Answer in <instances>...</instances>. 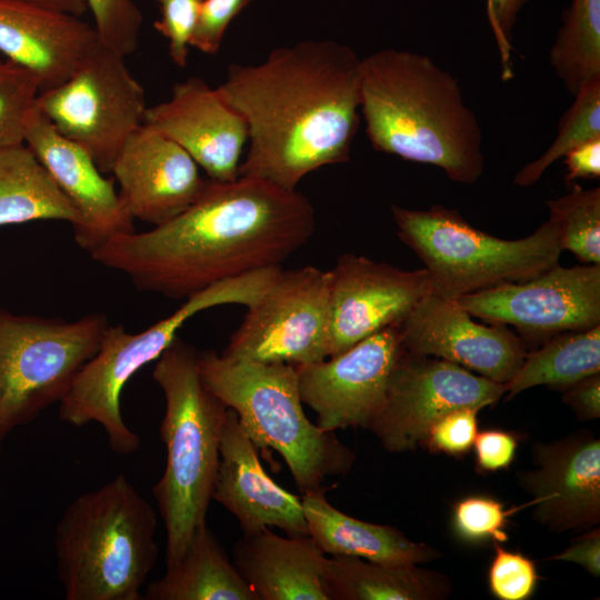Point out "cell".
<instances>
[{"label":"cell","mask_w":600,"mask_h":600,"mask_svg":"<svg viewBox=\"0 0 600 600\" xmlns=\"http://www.w3.org/2000/svg\"><path fill=\"white\" fill-rule=\"evenodd\" d=\"M314 228V209L297 189L253 177L208 179L183 212L148 231L119 234L91 257L141 291L187 299L217 282L281 266Z\"/></svg>","instance_id":"6da1fadb"},{"label":"cell","mask_w":600,"mask_h":600,"mask_svg":"<svg viewBox=\"0 0 600 600\" xmlns=\"http://www.w3.org/2000/svg\"><path fill=\"white\" fill-rule=\"evenodd\" d=\"M361 60L333 40H302L257 64L230 63L217 87L246 120L239 177L296 190L309 173L349 160L360 124Z\"/></svg>","instance_id":"7a4b0ae2"},{"label":"cell","mask_w":600,"mask_h":600,"mask_svg":"<svg viewBox=\"0 0 600 600\" xmlns=\"http://www.w3.org/2000/svg\"><path fill=\"white\" fill-rule=\"evenodd\" d=\"M360 113L377 151L438 167L458 183L483 173L480 123L457 78L429 56L386 48L362 58Z\"/></svg>","instance_id":"3957f363"},{"label":"cell","mask_w":600,"mask_h":600,"mask_svg":"<svg viewBox=\"0 0 600 600\" xmlns=\"http://www.w3.org/2000/svg\"><path fill=\"white\" fill-rule=\"evenodd\" d=\"M157 513L124 474L76 497L56 524L67 600H142L158 560Z\"/></svg>","instance_id":"277c9868"},{"label":"cell","mask_w":600,"mask_h":600,"mask_svg":"<svg viewBox=\"0 0 600 600\" xmlns=\"http://www.w3.org/2000/svg\"><path fill=\"white\" fill-rule=\"evenodd\" d=\"M152 377L166 402L160 426L166 467L152 493L166 528L170 568L194 529L206 522L228 407L202 380L198 350L180 338L156 360Z\"/></svg>","instance_id":"5b68a950"},{"label":"cell","mask_w":600,"mask_h":600,"mask_svg":"<svg viewBox=\"0 0 600 600\" xmlns=\"http://www.w3.org/2000/svg\"><path fill=\"white\" fill-rule=\"evenodd\" d=\"M198 367L208 388L236 411L254 446L283 458L302 494L322 488L328 477L350 471L354 452L334 431L307 418L296 366L233 360L203 350L198 351Z\"/></svg>","instance_id":"8992f818"},{"label":"cell","mask_w":600,"mask_h":600,"mask_svg":"<svg viewBox=\"0 0 600 600\" xmlns=\"http://www.w3.org/2000/svg\"><path fill=\"white\" fill-rule=\"evenodd\" d=\"M270 283L266 270L233 277L184 299L170 316L132 333L123 326H108L96 354L79 370L59 402V418L73 426L99 423L110 449L128 456L140 448V438L123 420L121 392L131 377L156 361L178 338L181 327L197 313L222 304H253Z\"/></svg>","instance_id":"52a82bcc"},{"label":"cell","mask_w":600,"mask_h":600,"mask_svg":"<svg viewBox=\"0 0 600 600\" xmlns=\"http://www.w3.org/2000/svg\"><path fill=\"white\" fill-rule=\"evenodd\" d=\"M399 239L423 262L431 292L462 296L533 278L559 263L563 251L549 218L533 233L504 240L472 227L456 209L391 206Z\"/></svg>","instance_id":"ba28073f"},{"label":"cell","mask_w":600,"mask_h":600,"mask_svg":"<svg viewBox=\"0 0 600 600\" xmlns=\"http://www.w3.org/2000/svg\"><path fill=\"white\" fill-rule=\"evenodd\" d=\"M108 326L102 313L67 321L0 308V441L61 401Z\"/></svg>","instance_id":"9c48e42d"},{"label":"cell","mask_w":600,"mask_h":600,"mask_svg":"<svg viewBox=\"0 0 600 600\" xmlns=\"http://www.w3.org/2000/svg\"><path fill=\"white\" fill-rule=\"evenodd\" d=\"M124 58L100 42L69 78L37 100L54 129L84 149L103 173H111L148 108Z\"/></svg>","instance_id":"30bf717a"},{"label":"cell","mask_w":600,"mask_h":600,"mask_svg":"<svg viewBox=\"0 0 600 600\" xmlns=\"http://www.w3.org/2000/svg\"><path fill=\"white\" fill-rule=\"evenodd\" d=\"M331 271L281 269L230 336L222 356L260 363L308 364L328 358Z\"/></svg>","instance_id":"8fae6325"},{"label":"cell","mask_w":600,"mask_h":600,"mask_svg":"<svg viewBox=\"0 0 600 600\" xmlns=\"http://www.w3.org/2000/svg\"><path fill=\"white\" fill-rule=\"evenodd\" d=\"M506 384L444 359L403 350L391 372L384 402L368 427L389 452L421 447L429 426L448 411L492 406Z\"/></svg>","instance_id":"7c38bea8"},{"label":"cell","mask_w":600,"mask_h":600,"mask_svg":"<svg viewBox=\"0 0 600 600\" xmlns=\"http://www.w3.org/2000/svg\"><path fill=\"white\" fill-rule=\"evenodd\" d=\"M472 317L511 324L529 338H548L600 324V264L559 263L520 282L456 299Z\"/></svg>","instance_id":"4fadbf2b"},{"label":"cell","mask_w":600,"mask_h":600,"mask_svg":"<svg viewBox=\"0 0 600 600\" xmlns=\"http://www.w3.org/2000/svg\"><path fill=\"white\" fill-rule=\"evenodd\" d=\"M403 350L397 324L328 360L296 366L300 399L316 412L321 429H368L384 402L391 372Z\"/></svg>","instance_id":"5bb4252c"},{"label":"cell","mask_w":600,"mask_h":600,"mask_svg":"<svg viewBox=\"0 0 600 600\" xmlns=\"http://www.w3.org/2000/svg\"><path fill=\"white\" fill-rule=\"evenodd\" d=\"M330 271L328 357L384 328L400 324L431 292L424 268L408 271L364 256L344 253Z\"/></svg>","instance_id":"9a60e30c"},{"label":"cell","mask_w":600,"mask_h":600,"mask_svg":"<svg viewBox=\"0 0 600 600\" xmlns=\"http://www.w3.org/2000/svg\"><path fill=\"white\" fill-rule=\"evenodd\" d=\"M24 143L76 209V243L90 256L112 238L134 231L113 180L106 178L90 154L60 134L38 104L29 114Z\"/></svg>","instance_id":"2e32d148"},{"label":"cell","mask_w":600,"mask_h":600,"mask_svg":"<svg viewBox=\"0 0 600 600\" xmlns=\"http://www.w3.org/2000/svg\"><path fill=\"white\" fill-rule=\"evenodd\" d=\"M406 351L436 357L507 383L522 363L524 340L506 324L484 326L458 304L432 292L400 323Z\"/></svg>","instance_id":"e0dca14e"},{"label":"cell","mask_w":600,"mask_h":600,"mask_svg":"<svg viewBox=\"0 0 600 600\" xmlns=\"http://www.w3.org/2000/svg\"><path fill=\"white\" fill-rule=\"evenodd\" d=\"M533 468L518 473L534 520L549 531L583 532L600 521V440L579 431L532 448Z\"/></svg>","instance_id":"ac0fdd59"},{"label":"cell","mask_w":600,"mask_h":600,"mask_svg":"<svg viewBox=\"0 0 600 600\" xmlns=\"http://www.w3.org/2000/svg\"><path fill=\"white\" fill-rule=\"evenodd\" d=\"M143 122L178 143L210 180L239 178L249 140L247 122L203 79L174 83L168 100L146 109Z\"/></svg>","instance_id":"d6986e66"},{"label":"cell","mask_w":600,"mask_h":600,"mask_svg":"<svg viewBox=\"0 0 600 600\" xmlns=\"http://www.w3.org/2000/svg\"><path fill=\"white\" fill-rule=\"evenodd\" d=\"M111 174L131 217L152 226L188 209L208 182L178 143L144 122L123 144Z\"/></svg>","instance_id":"ffe728a7"},{"label":"cell","mask_w":600,"mask_h":600,"mask_svg":"<svg viewBox=\"0 0 600 600\" xmlns=\"http://www.w3.org/2000/svg\"><path fill=\"white\" fill-rule=\"evenodd\" d=\"M258 450L236 411L228 408L212 499L234 516L243 533L273 527L290 537L308 536L301 498L267 474Z\"/></svg>","instance_id":"44dd1931"},{"label":"cell","mask_w":600,"mask_h":600,"mask_svg":"<svg viewBox=\"0 0 600 600\" xmlns=\"http://www.w3.org/2000/svg\"><path fill=\"white\" fill-rule=\"evenodd\" d=\"M100 44L81 17L16 0H0V52L31 71L40 92L62 83Z\"/></svg>","instance_id":"7402d4cb"},{"label":"cell","mask_w":600,"mask_h":600,"mask_svg":"<svg viewBox=\"0 0 600 600\" xmlns=\"http://www.w3.org/2000/svg\"><path fill=\"white\" fill-rule=\"evenodd\" d=\"M232 562L257 600H330L327 557L309 534L281 537L270 528L243 533Z\"/></svg>","instance_id":"603a6c76"},{"label":"cell","mask_w":600,"mask_h":600,"mask_svg":"<svg viewBox=\"0 0 600 600\" xmlns=\"http://www.w3.org/2000/svg\"><path fill=\"white\" fill-rule=\"evenodd\" d=\"M331 487L301 497L309 536L324 554L353 556L388 564H422L440 553L424 542L408 539L392 526L350 517L326 498Z\"/></svg>","instance_id":"cb8c5ba5"},{"label":"cell","mask_w":600,"mask_h":600,"mask_svg":"<svg viewBox=\"0 0 600 600\" xmlns=\"http://www.w3.org/2000/svg\"><path fill=\"white\" fill-rule=\"evenodd\" d=\"M147 600H257L207 522L197 527L181 557L149 582Z\"/></svg>","instance_id":"d4e9b609"},{"label":"cell","mask_w":600,"mask_h":600,"mask_svg":"<svg viewBox=\"0 0 600 600\" xmlns=\"http://www.w3.org/2000/svg\"><path fill=\"white\" fill-rule=\"evenodd\" d=\"M330 600H441L450 579L420 564H388L353 556L327 558Z\"/></svg>","instance_id":"484cf974"},{"label":"cell","mask_w":600,"mask_h":600,"mask_svg":"<svg viewBox=\"0 0 600 600\" xmlns=\"http://www.w3.org/2000/svg\"><path fill=\"white\" fill-rule=\"evenodd\" d=\"M79 216L26 143L0 149V226Z\"/></svg>","instance_id":"4316f807"},{"label":"cell","mask_w":600,"mask_h":600,"mask_svg":"<svg viewBox=\"0 0 600 600\" xmlns=\"http://www.w3.org/2000/svg\"><path fill=\"white\" fill-rule=\"evenodd\" d=\"M600 372V324L554 334L522 363L506 383L508 399L537 386L563 391L577 381Z\"/></svg>","instance_id":"83f0119b"},{"label":"cell","mask_w":600,"mask_h":600,"mask_svg":"<svg viewBox=\"0 0 600 600\" xmlns=\"http://www.w3.org/2000/svg\"><path fill=\"white\" fill-rule=\"evenodd\" d=\"M549 61L572 97L600 79V0H571Z\"/></svg>","instance_id":"f1b7e54d"},{"label":"cell","mask_w":600,"mask_h":600,"mask_svg":"<svg viewBox=\"0 0 600 600\" xmlns=\"http://www.w3.org/2000/svg\"><path fill=\"white\" fill-rule=\"evenodd\" d=\"M597 138H600V79L577 92L574 102L559 121L554 141L516 173L513 183L519 187L534 184L552 163L573 148Z\"/></svg>","instance_id":"f546056e"},{"label":"cell","mask_w":600,"mask_h":600,"mask_svg":"<svg viewBox=\"0 0 600 600\" xmlns=\"http://www.w3.org/2000/svg\"><path fill=\"white\" fill-rule=\"evenodd\" d=\"M549 218L556 223L562 250L583 264H600V189H573L548 200Z\"/></svg>","instance_id":"4dcf8cb0"},{"label":"cell","mask_w":600,"mask_h":600,"mask_svg":"<svg viewBox=\"0 0 600 600\" xmlns=\"http://www.w3.org/2000/svg\"><path fill=\"white\" fill-rule=\"evenodd\" d=\"M39 94V81L31 71L0 60V149L24 143L26 122Z\"/></svg>","instance_id":"1f68e13d"},{"label":"cell","mask_w":600,"mask_h":600,"mask_svg":"<svg viewBox=\"0 0 600 600\" xmlns=\"http://www.w3.org/2000/svg\"><path fill=\"white\" fill-rule=\"evenodd\" d=\"M513 511L489 496L466 497L453 506V533L460 541L470 544L506 542V528Z\"/></svg>","instance_id":"d6a6232c"},{"label":"cell","mask_w":600,"mask_h":600,"mask_svg":"<svg viewBox=\"0 0 600 600\" xmlns=\"http://www.w3.org/2000/svg\"><path fill=\"white\" fill-rule=\"evenodd\" d=\"M101 44L127 57L139 46L142 14L133 0H84Z\"/></svg>","instance_id":"836d02e7"},{"label":"cell","mask_w":600,"mask_h":600,"mask_svg":"<svg viewBox=\"0 0 600 600\" xmlns=\"http://www.w3.org/2000/svg\"><path fill=\"white\" fill-rule=\"evenodd\" d=\"M494 554L488 570L491 594L499 600H528L538 586L539 576L533 560L493 543Z\"/></svg>","instance_id":"e575fe53"},{"label":"cell","mask_w":600,"mask_h":600,"mask_svg":"<svg viewBox=\"0 0 600 600\" xmlns=\"http://www.w3.org/2000/svg\"><path fill=\"white\" fill-rule=\"evenodd\" d=\"M479 411L478 408L464 407L446 412L429 426L421 447L451 457L469 453L478 433Z\"/></svg>","instance_id":"d590c367"},{"label":"cell","mask_w":600,"mask_h":600,"mask_svg":"<svg viewBox=\"0 0 600 600\" xmlns=\"http://www.w3.org/2000/svg\"><path fill=\"white\" fill-rule=\"evenodd\" d=\"M154 1L159 4L161 16L154 21L153 27L168 40V52L171 61L177 67L184 68L203 0Z\"/></svg>","instance_id":"8d00e7d4"},{"label":"cell","mask_w":600,"mask_h":600,"mask_svg":"<svg viewBox=\"0 0 600 600\" xmlns=\"http://www.w3.org/2000/svg\"><path fill=\"white\" fill-rule=\"evenodd\" d=\"M252 0H203L190 47L207 53L219 52L230 23Z\"/></svg>","instance_id":"74e56055"},{"label":"cell","mask_w":600,"mask_h":600,"mask_svg":"<svg viewBox=\"0 0 600 600\" xmlns=\"http://www.w3.org/2000/svg\"><path fill=\"white\" fill-rule=\"evenodd\" d=\"M476 468L479 472L506 470L513 462L517 436L500 429H488L477 433L473 447Z\"/></svg>","instance_id":"f35d334b"},{"label":"cell","mask_w":600,"mask_h":600,"mask_svg":"<svg viewBox=\"0 0 600 600\" xmlns=\"http://www.w3.org/2000/svg\"><path fill=\"white\" fill-rule=\"evenodd\" d=\"M528 0H487L489 24L494 34L501 60L502 78L512 77L511 32L520 9Z\"/></svg>","instance_id":"ab89813d"},{"label":"cell","mask_w":600,"mask_h":600,"mask_svg":"<svg viewBox=\"0 0 600 600\" xmlns=\"http://www.w3.org/2000/svg\"><path fill=\"white\" fill-rule=\"evenodd\" d=\"M562 392L563 402L574 411L578 419L600 418V372L577 381Z\"/></svg>","instance_id":"60d3db41"},{"label":"cell","mask_w":600,"mask_h":600,"mask_svg":"<svg viewBox=\"0 0 600 600\" xmlns=\"http://www.w3.org/2000/svg\"><path fill=\"white\" fill-rule=\"evenodd\" d=\"M552 560L572 562L581 566L596 578L600 577V530L583 531L571 541L562 552L550 557Z\"/></svg>","instance_id":"b9f144b4"},{"label":"cell","mask_w":600,"mask_h":600,"mask_svg":"<svg viewBox=\"0 0 600 600\" xmlns=\"http://www.w3.org/2000/svg\"><path fill=\"white\" fill-rule=\"evenodd\" d=\"M567 167L566 180L600 177V138L587 141L564 157Z\"/></svg>","instance_id":"7bdbcfd3"},{"label":"cell","mask_w":600,"mask_h":600,"mask_svg":"<svg viewBox=\"0 0 600 600\" xmlns=\"http://www.w3.org/2000/svg\"><path fill=\"white\" fill-rule=\"evenodd\" d=\"M81 17L88 11L84 0H16Z\"/></svg>","instance_id":"ee69618b"},{"label":"cell","mask_w":600,"mask_h":600,"mask_svg":"<svg viewBox=\"0 0 600 600\" xmlns=\"http://www.w3.org/2000/svg\"><path fill=\"white\" fill-rule=\"evenodd\" d=\"M0 450H1V448H0Z\"/></svg>","instance_id":"f6af8a7d"}]
</instances>
